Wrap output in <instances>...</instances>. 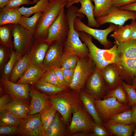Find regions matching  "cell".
Segmentation results:
<instances>
[{
  "instance_id": "8992f818",
  "label": "cell",
  "mask_w": 136,
  "mask_h": 136,
  "mask_svg": "<svg viewBox=\"0 0 136 136\" xmlns=\"http://www.w3.org/2000/svg\"><path fill=\"white\" fill-rule=\"evenodd\" d=\"M94 103L102 124L107 122L116 114L131 109V107L130 104L121 103L113 97L95 99Z\"/></svg>"
},
{
  "instance_id": "f1b7e54d",
  "label": "cell",
  "mask_w": 136,
  "mask_h": 136,
  "mask_svg": "<svg viewBox=\"0 0 136 136\" xmlns=\"http://www.w3.org/2000/svg\"><path fill=\"white\" fill-rule=\"evenodd\" d=\"M94 4L93 15L96 18L107 15L112 6V0H91Z\"/></svg>"
},
{
  "instance_id": "603a6c76",
  "label": "cell",
  "mask_w": 136,
  "mask_h": 136,
  "mask_svg": "<svg viewBox=\"0 0 136 136\" xmlns=\"http://www.w3.org/2000/svg\"><path fill=\"white\" fill-rule=\"evenodd\" d=\"M117 62L127 59H136V40H129L118 44Z\"/></svg>"
},
{
  "instance_id": "83f0119b",
  "label": "cell",
  "mask_w": 136,
  "mask_h": 136,
  "mask_svg": "<svg viewBox=\"0 0 136 136\" xmlns=\"http://www.w3.org/2000/svg\"><path fill=\"white\" fill-rule=\"evenodd\" d=\"M57 112L55 108L51 104L40 113L44 136L50 124L54 119Z\"/></svg>"
},
{
  "instance_id": "816d5d0a",
  "label": "cell",
  "mask_w": 136,
  "mask_h": 136,
  "mask_svg": "<svg viewBox=\"0 0 136 136\" xmlns=\"http://www.w3.org/2000/svg\"><path fill=\"white\" fill-rule=\"evenodd\" d=\"M130 25L131 28L130 40H136V20H132Z\"/></svg>"
},
{
  "instance_id": "ffe728a7",
  "label": "cell",
  "mask_w": 136,
  "mask_h": 136,
  "mask_svg": "<svg viewBox=\"0 0 136 136\" xmlns=\"http://www.w3.org/2000/svg\"><path fill=\"white\" fill-rule=\"evenodd\" d=\"M79 95L83 107L92 117L95 123L102 124L101 120L95 107V99L83 89L80 91Z\"/></svg>"
},
{
  "instance_id": "d4e9b609",
  "label": "cell",
  "mask_w": 136,
  "mask_h": 136,
  "mask_svg": "<svg viewBox=\"0 0 136 136\" xmlns=\"http://www.w3.org/2000/svg\"><path fill=\"white\" fill-rule=\"evenodd\" d=\"M31 64L27 54H25L15 64L12 70L9 80L15 83Z\"/></svg>"
},
{
  "instance_id": "cb8c5ba5",
  "label": "cell",
  "mask_w": 136,
  "mask_h": 136,
  "mask_svg": "<svg viewBox=\"0 0 136 136\" xmlns=\"http://www.w3.org/2000/svg\"><path fill=\"white\" fill-rule=\"evenodd\" d=\"M102 125L110 133L116 136H131L136 129V124L133 123L125 124L106 123Z\"/></svg>"
},
{
  "instance_id": "11a10c76",
  "label": "cell",
  "mask_w": 136,
  "mask_h": 136,
  "mask_svg": "<svg viewBox=\"0 0 136 136\" xmlns=\"http://www.w3.org/2000/svg\"><path fill=\"white\" fill-rule=\"evenodd\" d=\"M84 131H80L73 133L70 136H91V133Z\"/></svg>"
},
{
  "instance_id": "8fae6325",
  "label": "cell",
  "mask_w": 136,
  "mask_h": 136,
  "mask_svg": "<svg viewBox=\"0 0 136 136\" xmlns=\"http://www.w3.org/2000/svg\"><path fill=\"white\" fill-rule=\"evenodd\" d=\"M19 136H44L40 113L28 114L18 126L17 134Z\"/></svg>"
},
{
  "instance_id": "5b68a950",
  "label": "cell",
  "mask_w": 136,
  "mask_h": 136,
  "mask_svg": "<svg viewBox=\"0 0 136 136\" xmlns=\"http://www.w3.org/2000/svg\"><path fill=\"white\" fill-rule=\"evenodd\" d=\"M95 68L89 55L80 57L75 69L74 77L69 87L70 89L78 92L83 90L88 78Z\"/></svg>"
},
{
  "instance_id": "d6986e66",
  "label": "cell",
  "mask_w": 136,
  "mask_h": 136,
  "mask_svg": "<svg viewBox=\"0 0 136 136\" xmlns=\"http://www.w3.org/2000/svg\"><path fill=\"white\" fill-rule=\"evenodd\" d=\"M57 111L47 130L45 136H65L68 135V127Z\"/></svg>"
},
{
  "instance_id": "1f68e13d",
  "label": "cell",
  "mask_w": 136,
  "mask_h": 136,
  "mask_svg": "<svg viewBox=\"0 0 136 136\" xmlns=\"http://www.w3.org/2000/svg\"><path fill=\"white\" fill-rule=\"evenodd\" d=\"M0 126H18L22 119L6 110L0 111Z\"/></svg>"
},
{
  "instance_id": "91938a15",
  "label": "cell",
  "mask_w": 136,
  "mask_h": 136,
  "mask_svg": "<svg viewBox=\"0 0 136 136\" xmlns=\"http://www.w3.org/2000/svg\"><path fill=\"white\" fill-rule=\"evenodd\" d=\"M40 0H33L32 2V4H36Z\"/></svg>"
},
{
  "instance_id": "f907efd6",
  "label": "cell",
  "mask_w": 136,
  "mask_h": 136,
  "mask_svg": "<svg viewBox=\"0 0 136 136\" xmlns=\"http://www.w3.org/2000/svg\"><path fill=\"white\" fill-rule=\"evenodd\" d=\"M12 101L9 95L7 93L1 97L0 98V109Z\"/></svg>"
},
{
  "instance_id": "ac0fdd59",
  "label": "cell",
  "mask_w": 136,
  "mask_h": 136,
  "mask_svg": "<svg viewBox=\"0 0 136 136\" xmlns=\"http://www.w3.org/2000/svg\"><path fill=\"white\" fill-rule=\"evenodd\" d=\"M29 96L31 100L28 115L40 113L51 104L48 95L41 93L32 85L30 87Z\"/></svg>"
},
{
  "instance_id": "7dc6e473",
  "label": "cell",
  "mask_w": 136,
  "mask_h": 136,
  "mask_svg": "<svg viewBox=\"0 0 136 136\" xmlns=\"http://www.w3.org/2000/svg\"><path fill=\"white\" fill-rule=\"evenodd\" d=\"M53 70L59 83L65 88L67 89L68 87L64 80L62 68H55Z\"/></svg>"
},
{
  "instance_id": "ba28073f",
  "label": "cell",
  "mask_w": 136,
  "mask_h": 136,
  "mask_svg": "<svg viewBox=\"0 0 136 136\" xmlns=\"http://www.w3.org/2000/svg\"><path fill=\"white\" fill-rule=\"evenodd\" d=\"M82 19L81 18L77 17L75 20L74 26L77 31H83L90 35L103 45L105 49H109L112 47V43L108 40L107 36L110 32L116 30L117 25L110 23L109 26L106 29H95L85 25L81 21Z\"/></svg>"
},
{
  "instance_id": "4fadbf2b",
  "label": "cell",
  "mask_w": 136,
  "mask_h": 136,
  "mask_svg": "<svg viewBox=\"0 0 136 136\" xmlns=\"http://www.w3.org/2000/svg\"><path fill=\"white\" fill-rule=\"evenodd\" d=\"M6 92L10 95L12 101H18L29 105L30 87L26 83H18L10 80L0 79Z\"/></svg>"
},
{
  "instance_id": "9a60e30c",
  "label": "cell",
  "mask_w": 136,
  "mask_h": 136,
  "mask_svg": "<svg viewBox=\"0 0 136 136\" xmlns=\"http://www.w3.org/2000/svg\"><path fill=\"white\" fill-rule=\"evenodd\" d=\"M64 42L55 41L50 45L46 53L42 68L46 71L62 67L61 59Z\"/></svg>"
},
{
  "instance_id": "f6af8a7d",
  "label": "cell",
  "mask_w": 136,
  "mask_h": 136,
  "mask_svg": "<svg viewBox=\"0 0 136 136\" xmlns=\"http://www.w3.org/2000/svg\"><path fill=\"white\" fill-rule=\"evenodd\" d=\"M18 126H0V135L17 134L18 132Z\"/></svg>"
},
{
  "instance_id": "7c38bea8",
  "label": "cell",
  "mask_w": 136,
  "mask_h": 136,
  "mask_svg": "<svg viewBox=\"0 0 136 136\" xmlns=\"http://www.w3.org/2000/svg\"><path fill=\"white\" fill-rule=\"evenodd\" d=\"M84 90L95 99H102L108 91L101 71L95 69L88 78Z\"/></svg>"
},
{
  "instance_id": "4dcf8cb0",
  "label": "cell",
  "mask_w": 136,
  "mask_h": 136,
  "mask_svg": "<svg viewBox=\"0 0 136 136\" xmlns=\"http://www.w3.org/2000/svg\"><path fill=\"white\" fill-rule=\"evenodd\" d=\"M22 56L15 50H11L10 58L1 73L0 79L5 80H9L12 70L15 64Z\"/></svg>"
},
{
  "instance_id": "d6a6232c",
  "label": "cell",
  "mask_w": 136,
  "mask_h": 136,
  "mask_svg": "<svg viewBox=\"0 0 136 136\" xmlns=\"http://www.w3.org/2000/svg\"><path fill=\"white\" fill-rule=\"evenodd\" d=\"M32 86L36 89L48 95L56 94L67 90L39 80Z\"/></svg>"
},
{
  "instance_id": "8d00e7d4",
  "label": "cell",
  "mask_w": 136,
  "mask_h": 136,
  "mask_svg": "<svg viewBox=\"0 0 136 136\" xmlns=\"http://www.w3.org/2000/svg\"><path fill=\"white\" fill-rule=\"evenodd\" d=\"M80 57L75 53L63 52L61 59L62 67L66 69H75Z\"/></svg>"
},
{
  "instance_id": "2e32d148",
  "label": "cell",
  "mask_w": 136,
  "mask_h": 136,
  "mask_svg": "<svg viewBox=\"0 0 136 136\" xmlns=\"http://www.w3.org/2000/svg\"><path fill=\"white\" fill-rule=\"evenodd\" d=\"M101 72L108 91L114 89L121 85L123 80L120 69L116 63L107 65L101 71Z\"/></svg>"
},
{
  "instance_id": "680465c9",
  "label": "cell",
  "mask_w": 136,
  "mask_h": 136,
  "mask_svg": "<svg viewBox=\"0 0 136 136\" xmlns=\"http://www.w3.org/2000/svg\"><path fill=\"white\" fill-rule=\"evenodd\" d=\"M132 85L134 87L136 90V74L133 80Z\"/></svg>"
},
{
  "instance_id": "bcb514c9",
  "label": "cell",
  "mask_w": 136,
  "mask_h": 136,
  "mask_svg": "<svg viewBox=\"0 0 136 136\" xmlns=\"http://www.w3.org/2000/svg\"><path fill=\"white\" fill-rule=\"evenodd\" d=\"M61 68L64 80L69 87L74 77L75 69H66Z\"/></svg>"
},
{
  "instance_id": "681fc988",
  "label": "cell",
  "mask_w": 136,
  "mask_h": 136,
  "mask_svg": "<svg viewBox=\"0 0 136 136\" xmlns=\"http://www.w3.org/2000/svg\"><path fill=\"white\" fill-rule=\"evenodd\" d=\"M136 2V0H112V6L117 8L129 5Z\"/></svg>"
},
{
  "instance_id": "f546056e",
  "label": "cell",
  "mask_w": 136,
  "mask_h": 136,
  "mask_svg": "<svg viewBox=\"0 0 136 136\" xmlns=\"http://www.w3.org/2000/svg\"><path fill=\"white\" fill-rule=\"evenodd\" d=\"M131 28L130 24L118 25L116 30L111 34L110 37L115 40V43L118 44L125 42L130 40Z\"/></svg>"
},
{
  "instance_id": "e575fe53",
  "label": "cell",
  "mask_w": 136,
  "mask_h": 136,
  "mask_svg": "<svg viewBox=\"0 0 136 136\" xmlns=\"http://www.w3.org/2000/svg\"><path fill=\"white\" fill-rule=\"evenodd\" d=\"M42 13H35L30 17L21 15L18 24L34 35L38 22Z\"/></svg>"
},
{
  "instance_id": "6da1fadb",
  "label": "cell",
  "mask_w": 136,
  "mask_h": 136,
  "mask_svg": "<svg viewBox=\"0 0 136 136\" xmlns=\"http://www.w3.org/2000/svg\"><path fill=\"white\" fill-rule=\"evenodd\" d=\"M78 32L81 40L88 47L89 55L94 62L97 70L101 71L109 64L116 63L118 46L117 43H115L114 45L109 49H101L93 42L92 36L83 31Z\"/></svg>"
},
{
  "instance_id": "52a82bcc",
  "label": "cell",
  "mask_w": 136,
  "mask_h": 136,
  "mask_svg": "<svg viewBox=\"0 0 136 136\" xmlns=\"http://www.w3.org/2000/svg\"><path fill=\"white\" fill-rule=\"evenodd\" d=\"M95 123L82 104L73 113L68 127V135L80 131L92 132Z\"/></svg>"
},
{
  "instance_id": "94428289",
  "label": "cell",
  "mask_w": 136,
  "mask_h": 136,
  "mask_svg": "<svg viewBox=\"0 0 136 136\" xmlns=\"http://www.w3.org/2000/svg\"><path fill=\"white\" fill-rule=\"evenodd\" d=\"M133 132V135L134 136H136V129L134 130Z\"/></svg>"
},
{
  "instance_id": "b9f144b4",
  "label": "cell",
  "mask_w": 136,
  "mask_h": 136,
  "mask_svg": "<svg viewBox=\"0 0 136 136\" xmlns=\"http://www.w3.org/2000/svg\"><path fill=\"white\" fill-rule=\"evenodd\" d=\"M91 136H110L113 135L110 133L102 124L95 123Z\"/></svg>"
},
{
  "instance_id": "3957f363",
  "label": "cell",
  "mask_w": 136,
  "mask_h": 136,
  "mask_svg": "<svg viewBox=\"0 0 136 136\" xmlns=\"http://www.w3.org/2000/svg\"><path fill=\"white\" fill-rule=\"evenodd\" d=\"M48 95L51 104L69 126L73 113L82 105L79 92L67 90L56 94Z\"/></svg>"
},
{
  "instance_id": "6125c7cd",
  "label": "cell",
  "mask_w": 136,
  "mask_h": 136,
  "mask_svg": "<svg viewBox=\"0 0 136 136\" xmlns=\"http://www.w3.org/2000/svg\"><path fill=\"white\" fill-rule=\"evenodd\" d=\"M50 2H52V1H54L55 0H48Z\"/></svg>"
},
{
  "instance_id": "db71d44e",
  "label": "cell",
  "mask_w": 136,
  "mask_h": 136,
  "mask_svg": "<svg viewBox=\"0 0 136 136\" xmlns=\"http://www.w3.org/2000/svg\"><path fill=\"white\" fill-rule=\"evenodd\" d=\"M132 117L133 123L136 124V104L131 105Z\"/></svg>"
},
{
  "instance_id": "4316f807",
  "label": "cell",
  "mask_w": 136,
  "mask_h": 136,
  "mask_svg": "<svg viewBox=\"0 0 136 136\" xmlns=\"http://www.w3.org/2000/svg\"><path fill=\"white\" fill-rule=\"evenodd\" d=\"M12 24H7L0 26V43L1 45L13 50L14 45L12 40Z\"/></svg>"
},
{
  "instance_id": "7bdbcfd3",
  "label": "cell",
  "mask_w": 136,
  "mask_h": 136,
  "mask_svg": "<svg viewBox=\"0 0 136 136\" xmlns=\"http://www.w3.org/2000/svg\"><path fill=\"white\" fill-rule=\"evenodd\" d=\"M20 7L13 9L5 23L7 24H18L21 15L19 11Z\"/></svg>"
},
{
  "instance_id": "5bb4252c",
  "label": "cell",
  "mask_w": 136,
  "mask_h": 136,
  "mask_svg": "<svg viewBox=\"0 0 136 136\" xmlns=\"http://www.w3.org/2000/svg\"><path fill=\"white\" fill-rule=\"evenodd\" d=\"M95 19L100 26L107 23L123 25L128 20H136V12L121 9L112 6L107 15Z\"/></svg>"
},
{
  "instance_id": "6f0895ef",
  "label": "cell",
  "mask_w": 136,
  "mask_h": 136,
  "mask_svg": "<svg viewBox=\"0 0 136 136\" xmlns=\"http://www.w3.org/2000/svg\"><path fill=\"white\" fill-rule=\"evenodd\" d=\"M67 3L66 7L68 8L72 6V4L73 2L76 0H65Z\"/></svg>"
},
{
  "instance_id": "f35d334b",
  "label": "cell",
  "mask_w": 136,
  "mask_h": 136,
  "mask_svg": "<svg viewBox=\"0 0 136 136\" xmlns=\"http://www.w3.org/2000/svg\"><path fill=\"white\" fill-rule=\"evenodd\" d=\"M39 80L67 89L59 83L53 69L47 71Z\"/></svg>"
},
{
  "instance_id": "60d3db41",
  "label": "cell",
  "mask_w": 136,
  "mask_h": 136,
  "mask_svg": "<svg viewBox=\"0 0 136 136\" xmlns=\"http://www.w3.org/2000/svg\"><path fill=\"white\" fill-rule=\"evenodd\" d=\"M121 85L128 96L129 104L131 105L136 104V90L132 85L128 84L123 81Z\"/></svg>"
},
{
  "instance_id": "ee69618b",
  "label": "cell",
  "mask_w": 136,
  "mask_h": 136,
  "mask_svg": "<svg viewBox=\"0 0 136 136\" xmlns=\"http://www.w3.org/2000/svg\"><path fill=\"white\" fill-rule=\"evenodd\" d=\"M32 4V2L29 0H9L7 6L0 10L16 8L23 5H30Z\"/></svg>"
},
{
  "instance_id": "7a4b0ae2",
  "label": "cell",
  "mask_w": 136,
  "mask_h": 136,
  "mask_svg": "<svg viewBox=\"0 0 136 136\" xmlns=\"http://www.w3.org/2000/svg\"><path fill=\"white\" fill-rule=\"evenodd\" d=\"M78 8L72 6L67 9L66 13L69 29L66 40L64 43L63 52H71L81 57L89 56V52L86 45L82 42L78 32L76 30L74 26V22L76 17L83 18L84 17V14H79L76 12Z\"/></svg>"
},
{
  "instance_id": "e0dca14e",
  "label": "cell",
  "mask_w": 136,
  "mask_h": 136,
  "mask_svg": "<svg viewBox=\"0 0 136 136\" xmlns=\"http://www.w3.org/2000/svg\"><path fill=\"white\" fill-rule=\"evenodd\" d=\"M35 39L27 54L31 64L42 68L46 53L51 44L45 40Z\"/></svg>"
},
{
  "instance_id": "484cf974",
  "label": "cell",
  "mask_w": 136,
  "mask_h": 136,
  "mask_svg": "<svg viewBox=\"0 0 136 136\" xmlns=\"http://www.w3.org/2000/svg\"><path fill=\"white\" fill-rule=\"evenodd\" d=\"M29 105L22 102L12 101L8 104L0 109L8 110L15 115L22 119L26 118L29 112Z\"/></svg>"
},
{
  "instance_id": "30bf717a",
  "label": "cell",
  "mask_w": 136,
  "mask_h": 136,
  "mask_svg": "<svg viewBox=\"0 0 136 136\" xmlns=\"http://www.w3.org/2000/svg\"><path fill=\"white\" fill-rule=\"evenodd\" d=\"M13 37L15 50L22 56L29 51L33 35L18 24H13Z\"/></svg>"
},
{
  "instance_id": "277c9868",
  "label": "cell",
  "mask_w": 136,
  "mask_h": 136,
  "mask_svg": "<svg viewBox=\"0 0 136 136\" xmlns=\"http://www.w3.org/2000/svg\"><path fill=\"white\" fill-rule=\"evenodd\" d=\"M67 4L65 0H55L49 2L38 22L33 35L35 39L46 40L47 38L49 27L57 18L62 8L66 7Z\"/></svg>"
},
{
  "instance_id": "74e56055",
  "label": "cell",
  "mask_w": 136,
  "mask_h": 136,
  "mask_svg": "<svg viewBox=\"0 0 136 136\" xmlns=\"http://www.w3.org/2000/svg\"><path fill=\"white\" fill-rule=\"evenodd\" d=\"M111 97L115 98L121 103L129 104L127 95L121 85L114 89L108 91L103 99Z\"/></svg>"
},
{
  "instance_id": "7402d4cb",
  "label": "cell",
  "mask_w": 136,
  "mask_h": 136,
  "mask_svg": "<svg viewBox=\"0 0 136 136\" xmlns=\"http://www.w3.org/2000/svg\"><path fill=\"white\" fill-rule=\"evenodd\" d=\"M80 3L81 7L76 10V12L79 14L85 15L88 20L87 25L89 27H99L100 26L97 23L93 15L94 6L91 0H76L72 3V6L75 3Z\"/></svg>"
},
{
  "instance_id": "f5cc1de1",
  "label": "cell",
  "mask_w": 136,
  "mask_h": 136,
  "mask_svg": "<svg viewBox=\"0 0 136 136\" xmlns=\"http://www.w3.org/2000/svg\"><path fill=\"white\" fill-rule=\"evenodd\" d=\"M119 9L136 12V2L131 4L119 8Z\"/></svg>"
},
{
  "instance_id": "ab89813d",
  "label": "cell",
  "mask_w": 136,
  "mask_h": 136,
  "mask_svg": "<svg viewBox=\"0 0 136 136\" xmlns=\"http://www.w3.org/2000/svg\"><path fill=\"white\" fill-rule=\"evenodd\" d=\"M11 52V50L3 45L0 46V71H3L6 63L9 60Z\"/></svg>"
},
{
  "instance_id": "9f6ffc18",
  "label": "cell",
  "mask_w": 136,
  "mask_h": 136,
  "mask_svg": "<svg viewBox=\"0 0 136 136\" xmlns=\"http://www.w3.org/2000/svg\"><path fill=\"white\" fill-rule=\"evenodd\" d=\"M9 0H0V8L2 9L6 6L9 2Z\"/></svg>"
},
{
  "instance_id": "9c48e42d",
  "label": "cell",
  "mask_w": 136,
  "mask_h": 136,
  "mask_svg": "<svg viewBox=\"0 0 136 136\" xmlns=\"http://www.w3.org/2000/svg\"><path fill=\"white\" fill-rule=\"evenodd\" d=\"M64 8H63L57 18L49 27L46 41L50 44L55 41L64 42L69 30L68 19Z\"/></svg>"
},
{
  "instance_id": "44dd1931",
  "label": "cell",
  "mask_w": 136,
  "mask_h": 136,
  "mask_svg": "<svg viewBox=\"0 0 136 136\" xmlns=\"http://www.w3.org/2000/svg\"><path fill=\"white\" fill-rule=\"evenodd\" d=\"M46 71L42 68L31 64L16 83L33 85Z\"/></svg>"
},
{
  "instance_id": "d590c367",
  "label": "cell",
  "mask_w": 136,
  "mask_h": 136,
  "mask_svg": "<svg viewBox=\"0 0 136 136\" xmlns=\"http://www.w3.org/2000/svg\"><path fill=\"white\" fill-rule=\"evenodd\" d=\"M132 113L131 109H128L114 115L106 123L110 124H131L133 123Z\"/></svg>"
},
{
  "instance_id": "836d02e7",
  "label": "cell",
  "mask_w": 136,
  "mask_h": 136,
  "mask_svg": "<svg viewBox=\"0 0 136 136\" xmlns=\"http://www.w3.org/2000/svg\"><path fill=\"white\" fill-rule=\"evenodd\" d=\"M49 2L48 0H40L34 6L29 8L22 6L19 8V11L22 15L29 17L33 14L43 12L47 8Z\"/></svg>"
},
{
  "instance_id": "c3c4849f",
  "label": "cell",
  "mask_w": 136,
  "mask_h": 136,
  "mask_svg": "<svg viewBox=\"0 0 136 136\" xmlns=\"http://www.w3.org/2000/svg\"><path fill=\"white\" fill-rule=\"evenodd\" d=\"M13 9L0 10V26L5 24L6 21Z\"/></svg>"
}]
</instances>
